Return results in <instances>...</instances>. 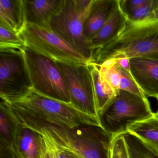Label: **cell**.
Here are the masks:
<instances>
[{
	"instance_id": "cell-7",
	"label": "cell",
	"mask_w": 158,
	"mask_h": 158,
	"mask_svg": "<svg viewBox=\"0 0 158 158\" xmlns=\"http://www.w3.org/2000/svg\"><path fill=\"white\" fill-rule=\"evenodd\" d=\"M22 49L0 48V97L9 103L19 101L32 90Z\"/></svg>"
},
{
	"instance_id": "cell-4",
	"label": "cell",
	"mask_w": 158,
	"mask_h": 158,
	"mask_svg": "<svg viewBox=\"0 0 158 158\" xmlns=\"http://www.w3.org/2000/svg\"><path fill=\"white\" fill-rule=\"evenodd\" d=\"M154 115L147 98L120 89L98 117L102 128L116 136L127 132L129 126Z\"/></svg>"
},
{
	"instance_id": "cell-10",
	"label": "cell",
	"mask_w": 158,
	"mask_h": 158,
	"mask_svg": "<svg viewBox=\"0 0 158 158\" xmlns=\"http://www.w3.org/2000/svg\"><path fill=\"white\" fill-rule=\"evenodd\" d=\"M130 72L146 97L158 98V60L143 57L130 59Z\"/></svg>"
},
{
	"instance_id": "cell-3",
	"label": "cell",
	"mask_w": 158,
	"mask_h": 158,
	"mask_svg": "<svg viewBox=\"0 0 158 158\" xmlns=\"http://www.w3.org/2000/svg\"><path fill=\"white\" fill-rule=\"evenodd\" d=\"M10 104L13 110L26 116L63 128L73 129L82 125L102 127L98 117L33 89L23 98Z\"/></svg>"
},
{
	"instance_id": "cell-1",
	"label": "cell",
	"mask_w": 158,
	"mask_h": 158,
	"mask_svg": "<svg viewBox=\"0 0 158 158\" xmlns=\"http://www.w3.org/2000/svg\"><path fill=\"white\" fill-rule=\"evenodd\" d=\"M121 56L158 60V20L148 19L139 22L127 20L117 37L93 51L90 63L99 65Z\"/></svg>"
},
{
	"instance_id": "cell-22",
	"label": "cell",
	"mask_w": 158,
	"mask_h": 158,
	"mask_svg": "<svg viewBox=\"0 0 158 158\" xmlns=\"http://www.w3.org/2000/svg\"><path fill=\"white\" fill-rule=\"evenodd\" d=\"M25 47L20 35L0 25V48L22 49Z\"/></svg>"
},
{
	"instance_id": "cell-31",
	"label": "cell",
	"mask_w": 158,
	"mask_h": 158,
	"mask_svg": "<svg viewBox=\"0 0 158 158\" xmlns=\"http://www.w3.org/2000/svg\"><path fill=\"white\" fill-rule=\"evenodd\" d=\"M157 99H158V98ZM154 115H155V116H156V117L158 118V110L156 113H154Z\"/></svg>"
},
{
	"instance_id": "cell-24",
	"label": "cell",
	"mask_w": 158,
	"mask_h": 158,
	"mask_svg": "<svg viewBox=\"0 0 158 158\" xmlns=\"http://www.w3.org/2000/svg\"><path fill=\"white\" fill-rule=\"evenodd\" d=\"M119 66L120 89L135 94L141 98H147L138 85L130 73Z\"/></svg>"
},
{
	"instance_id": "cell-11",
	"label": "cell",
	"mask_w": 158,
	"mask_h": 158,
	"mask_svg": "<svg viewBox=\"0 0 158 158\" xmlns=\"http://www.w3.org/2000/svg\"><path fill=\"white\" fill-rule=\"evenodd\" d=\"M64 0H23L27 24L51 30L52 19L60 10Z\"/></svg>"
},
{
	"instance_id": "cell-30",
	"label": "cell",
	"mask_w": 158,
	"mask_h": 158,
	"mask_svg": "<svg viewBox=\"0 0 158 158\" xmlns=\"http://www.w3.org/2000/svg\"><path fill=\"white\" fill-rule=\"evenodd\" d=\"M62 150L63 153L64 158H77L72 153L63 150Z\"/></svg>"
},
{
	"instance_id": "cell-18",
	"label": "cell",
	"mask_w": 158,
	"mask_h": 158,
	"mask_svg": "<svg viewBox=\"0 0 158 158\" xmlns=\"http://www.w3.org/2000/svg\"><path fill=\"white\" fill-rule=\"evenodd\" d=\"M0 13L10 20L19 35L26 25L23 0H0Z\"/></svg>"
},
{
	"instance_id": "cell-27",
	"label": "cell",
	"mask_w": 158,
	"mask_h": 158,
	"mask_svg": "<svg viewBox=\"0 0 158 158\" xmlns=\"http://www.w3.org/2000/svg\"><path fill=\"white\" fill-rule=\"evenodd\" d=\"M1 158H17L14 149L0 141Z\"/></svg>"
},
{
	"instance_id": "cell-26",
	"label": "cell",
	"mask_w": 158,
	"mask_h": 158,
	"mask_svg": "<svg viewBox=\"0 0 158 158\" xmlns=\"http://www.w3.org/2000/svg\"><path fill=\"white\" fill-rule=\"evenodd\" d=\"M147 0H119V7L127 16L144 4Z\"/></svg>"
},
{
	"instance_id": "cell-9",
	"label": "cell",
	"mask_w": 158,
	"mask_h": 158,
	"mask_svg": "<svg viewBox=\"0 0 158 158\" xmlns=\"http://www.w3.org/2000/svg\"><path fill=\"white\" fill-rule=\"evenodd\" d=\"M56 63L66 82L70 104L84 113L98 117L93 79L89 64Z\"/></svg>"
},
{
	"instance_id": "cell-25",
	"label": "cell",
	"mask_w": 158,
	"mask_h": 158,
	"mask_svg": "<svg viewBox=\"0 0 158 158\" xmlns=\"http://www.w3.org/2000/svg\"><path fill=\"white\" fill-rule=\"evenodd\" d=\"M110 158H129L125 140L122 134L114 137L112 142Z\"/></svg>"
},
{
	"instance_id": "cell-12",
	"label": "cell",
	"mask_w": 158,
	"mask_h": 158,
	"mask_svg": "<svg viewBox=\"0 0 158 158\" xmlns=\"http://www.w3.org/2000/svg\"><path fill=\"white\" fill-rule=\"evenodd\" d=\"M118 7L119 0H93L84 25V35L90 43Z\"/></svg>"
},
{
	"instance_id": "cell-16",
	"label": "cell",
	"mask_w": 158,
	"mask_h": 158,
	"mask_svg": "<svg viewBox=\"0 0 158 158\" xmlns=\"http://www.w3.org/2000/svg\"><path fill=\"white\" fill-rule=\"evenodd\" d=\"M18 125V120L10 103L1 99L0 103V141L14 149V140Z\"/></svg>"
},
{
	"instance_id": "cell-29",
	"label": "cell",
	"mask_w": 158,
	"mask_h": 158,
	"mask_svg": "<svg viewBox=\"0 0 158 158\" xmlns=\"http://www.w3.org/2000/svg\"><path fill=\"white\" fill-rule=\"evenodd\" d=\"M148 19H154L158 20V5L156 9L153 11L151 16Z\"/></svg>"
},
{
	"instance_id": "cell-19",
	"label": "cell",
	"mask_w": 158,
	"mask_h": 158,
	"mask_svg": "<svg viewBox=\"0 0 158 158\" xmlns=\"http://www.w3.org/2000/svg\"><path fill=\"white\" fill-rule=\"evenodd\" d=\"M122 135L125 140L129 158H158V154L135 135L129 132Z\"/></svg>"
},
{
	"instance_id": "cell-20",
	"label": "cell",
	"mask_w": 158,
	"mask_h": 158,
	"mask_svg": "<svg viewBox=\"0 0 158 158\" xmlns=\"http://www.w3.org/2000/svg\"><path fill=\"white\" fill-rule=\"evenodd\" d=\"M97 65L103 78L117 92L120 89V73L117 60L110 59Z\"/></svg>"
},
{
	"instance_id": "cell-14",
	"label": "cell",
	"mask_w": 158,
	"mask_h": 158,
	"mask_svg": "<svg viewBox=\"0 0 158 158\" xmlns=\"http://www.w3.org/2000/svg\"><path fill=\"white\" fill-rule=\"evenodd\" d=\"M127 21L126 16L118 7L90 41L92 52L102 48L117 37L123 29Z\"/></svg>"
},
{
	"instance_id": "cell-15",
	"label": "cell",
	"mask_w": 158,
	"mask_h": 158,
	"mask_svg": "<svg viewBox=\"0 0 158 158\" xmlns=\"http://www.w3.org/2000/svg\"><path fill=\"white\" fill-rule=\"evenodd\" d=\"M127 132L137 137L158 154V118L155 115L129 126Z\"/></svg>"
},
{
	"instance_id": "cell-6",
	"label": "cell",
	"mask_w": 158,
	"mask_h": 158,
	"mask_svg": "<svg viewBox=\"0 0 158 158\" xmlns=\"http://www.w3.org/2000/svg\"><path fill=\"white\" fill-rule=\"evenodd\" d=\"M22 51L32 89L49 98L70 104L68 87L57 63L26 47L22 49Z\"/></svg>"
},
{
	"instance_id": "cell-8",
	"label": "cell",
	"mask_w": 158,
	"mask_h": 158,
	"mask_svg": "<svg viewBox=\"0 0 158 158\" xmlns=\"http://www.w3.org/2000/svg\"><path fill=\"white\" fill-rule=\"evenodd\" d=\"M19 35L26 48L56 62L89 63L83 55L52 30L27 24Z\"/></svg>"
},
{
	"instance_id": "cell-28",
	"label": "cell",
	"mask_w": 158,
	"mask_h": 158,
	"mask_svg": "<svg viewBox=\"0 0 158 158\" xmlns=\"http://www.w3.org/2000/svg\"><path fill=\"white\" fill-rule=\"evenodd\" d=\"M117 64L120 67L124 69L128 73L130 72V59L125 56H121L116 58Z\"/></svg>"
},
{
	"instance_id": "cell-17",
	"label": "cell",
	"mask_w": 158,
	"mask_h": 158,
	"mask_svg": "<svg viewBox=\"0 0 158 158\" xmlns=\"http://www.w3.org/2000/svg\"><path fill=\"white\" fill-rule=\"evenodd\" d=\"M94 85L98 115L113 99L116 95L115 91L105 80L97 64H89Z\"/></svg>"
},
{
	"instance_id": "cell-5",
	"label": "cell",
	"mask_w": 158,
	"mask_h": 158,
	"mask_svg": "<svg viewBox=\"0 0 158 158\" xmlns=\"http://www.w3.org/2000/svg\"><path fill=\"white\" fill-rule=\"evenodd\" d=\"M93 0H64L60 11L52 19L51 29L89 63L93 52L85 37L84 25Z\"/></svg>"
},
{
	"instance_id": "cell-23",
	"label": "cell",
	"mask_w": 158,
	"mask_h": 158,
	"mask_svg": "<svg viewBox=\"0 0 158 158\" xmlns=\"http://www.w3.org/2000/svg\"><path fill=\"white\" fill-rule=\"evenodd\" d=\"M158 5V0H147L139 8L127 15V20L132 22L144 21L149 18Z\"/></svg>"
},
{
	"instance_id": "cell-13",
	"label": "cell",
	"mask_w": 158,
	"mask_h": 158,
	"mask_svg": "<svg viewBox=\"0 0 158 158\" xmlns=\"http://www.w3.org/2000/svg\"><path fill=\"white\" fill-rule=\"evenodd\" d=\"M18 121L14 140L17 158H40V134Z\"/></svg>"
},
{
	"instance_id": "cell-21",
	"label": "cell",
	"mask_w": 158,
	"mask_h": 158,
	"mask_svg": "<svg viewBox=\"0 0 158 158\" xmlns=\"http://www.w3.org/2000/svg\"><path fill=\"white\" fill-rule=\"evenodd\" d=\"M34 130L40 134V158H64L61 149L48 136L41 131Z\"/></svg>"
},
{
	"instance_id": "cell-2",
	"label": "cell",
	"mask_w": 158,
	"mask_h": 158,
	"mask_svg": "<svg viewBox=\"0 0 158 158\" xmlns=\"http://www.w3.org/2000/svg\"><path fill=\"white\" fill-rule=\"evenodd\" d=\"M18 121L34 130L48 136L63 150L77 158H110L114 136L101 127H97L91 135H85L73 129L43 123L16 113Z\"/></svg>"
}]
</instances>
